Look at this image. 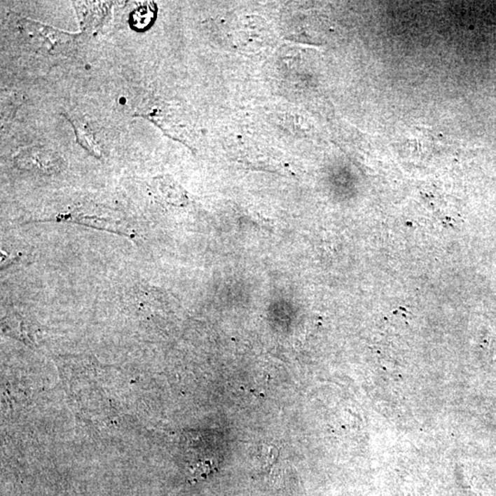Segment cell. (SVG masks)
<instances>
[{
	"mask_svg": "<svg viewBox=\"0 0 496 496\" xmlns=\"http://www.w3.org/2000/svg\"><path fill=\"white\" fill-rule=\"evenodd\" d=\"M20 29L26 36L39 41L41 46L46 47L47 52L52 55L69 53L76 37L69 32H62L26 18L20 20Z\"/></svg>",
	"mask_w": 496,
	"mask_h": 496,
	"instance_id": "obj_1",
	"label": "cell"
},
{
	"mask_svg": "<svg viewBox=\"0 0 496 496\" xmlns=\"http://www.w3.org/2000/svg\"><path fill=\"white\" fill-rule=\"evenodd\" d=\"M15 165L20 170L34 171L41 174H54L61 170L62 159L52 150L41 147H31L18 153Z\"/></svg>",
	"mask_w": 496,
	"mask_h": 496,
	"instance_id": "obj_2",
	"label": "cell"
},
{
	"mask_svg": "<svg viewBox=\"0 0 496 496\" xmlns=\"http://www.w3.org/2000/svg\"><path fill=\"white\" fill-rule=\"evenodd\" d=\"M54 221H70V223L82 224V226H90L99 230H105V231L115 233V234L132 236L129 234L128 229L126 226H124L122 221L116 219L113 215L104 214L102 211L99 214H96V212L90 214L88 211L84 212L75 211L69 212V214L58 215Z\"/></svg>",
	"mask_w": 496,
	"mask_h": 496,
	"instance_id": "obj_3",
	"label": "cell"
},
{
	"mask_svg": "<svg viewBox=\"0 0 496 496\" xmlns=\"http://www.w3.org/2000/svg\"><path fill=\"white\" fill-rule=\"evenodd\" d=\"M112 4L113 2H73L83 31L91 34L102 27L110 17Z\"/></svg>",
	"mask_w": 496,
	"mask_h": 496,
	"instance_id": "obj_4",
	"label": "cell"
},
{
	"mask_svg": "<svg viewBox=\"0 0 496 496\" xmlns=\"http://www.w3.org/2000/svg\"><path fill=\"white\" fill-rule=\"evenodd\" d=\"M74 128L76 135V140L83 149L87 150L90 155L97 158H102V151L99 144H97L92 132L88 128L87 124L79 122V120H72Z\"/></svg>",
	"mask_w": 496,
	"mask_h": 496,
	"instance_id": "obj_5",
	"label": "cell"
},
{
	"mask_svg": "<svg viewBox=\"0 0 496 496\" xmlns=\"http://www.w3.org/2000/svg\"><path fill=\"white\" fill-rule=\"evenodd\" d=\"M156 5L153 2H144L135 8L131 15V25L137 31L146 29L152 25L156 18Z\"/></svg>",
	"mask_w": 496,
	"mask_h": 496,
	"instance_id": "obj_6",
	"label": "cell"
}]
</instances>
